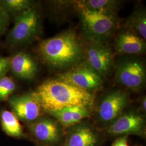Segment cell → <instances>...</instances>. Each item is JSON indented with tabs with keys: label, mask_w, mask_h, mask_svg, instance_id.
Listing matches in <instances>:
<instances>
[{
	"label": "cell",
	"mask_w": 146,
	"mask_h": 146,
	"mask_svg": "<svg viewBox=\"0 0 146 146\" xmlns=\"http://www.w3.org/2000/svg\"><path fill=\"white\" fill-rule=\"evenodd\" d=\"M36 93L43 110L48 113L73 107L88 108L94 103V96L90 92L59 78L44 82L37 88Z\"/></svg>",
	"instance_id": "cell-1"
},
{
	"label": "cell",
	"mask_w": 146,
	"mask_h": 146,
	"mask_svg": "<svg viewBox=\"0 0 146 146\" xmlns=\"http://www.w3.org/2000/svg\"><path fill=\"white\" fill-rule=\"evenodd\" d=\"M37 51L43 62L54 69L72 67L81 61L84 54L78 37L70 30L43 40Z\"/></svg>",
	"instance_id": "cell-2"
},
{
	"label": "cell",
	"mask_w": 146,
	"mask_h": 146,
	"mask_svg": "<svg viewBox=\"0 0 146 146\" xmlns=\"http://www.w3.org/2000/svg\"><path fill=\"white\" fill-rule=\"evenodd\" d=\"M78 11L84 33L90 42H103L115 31L118 24L116 13L86 9Z\"/></svg>",
	"instance_id": "cell-3"
},
{
	"label": "cell",
	"mask_w": 146,
	"mask_h": 146,
	"mask_svg": "<svg viewBox=\"0 0 146 146\" xmlns=\"http://www.w3.org/2000/svg\"><path fill=\"white\" fill-rule=\"evenodd\" d=\"M41 15L35 7L15 16L14 25L9 32L7 42L11 47H19L32 42L40 33Z\"/></svg>",
	"instance_id": "cell-4"
},
{
	"label": "cell",
	"mask_w": 146,
	"mask_h": 146,
	"mask_svg": "<svg viewBox=\"0 0 146 146\" xmlns=\"http://www.w3.org/2000/svg\"><path fill=\"white\" fill-rule=\"evenodd\" d=\"M115 76L116 81L125 87L133 90H140L146 82L145 63L139 58H125L117 64Z\"/></svg>",
	"instance_id": "cell-5"
},
{
	"label": "cell",
	"mask_w": 146,
	"mask_h": 146,
	"mask_svg": "<svg viewBox=\"0 0 146 146\" xmlns=\"http://www.w3.org/2000/svg\"><path fill=\"white\" fill-rule=\"evenodd\" d=\"M11 111L19 120L32 122L42 114V106L36 92L20 95H12L8 100Z\"/></svg>",
	"instance_id": "cell-6"
},
{
	"label": "cell",
	"mask_w": 146,
	"mask_h": 146,
	"mask_svg": "<svg viewBox=\"0 0 146 146\" xmlns=\"http://www.w3.org/2000/svg\"><path fill=\"white\" fill-rule=\"evenodd\" d=\"M86 66L101 76L110 73L113 65V54L103 42H91L85 51Z\"/></svg>",
	"instance_id": "cell-7"
},
{
	"label": "cell",
	"mask_w": 146,
	"mask_h": 146,
	"mask_svg": "<svg viewBox=\"0 0 146 146\" xmlns=\"http://www.w3.org/2000/svg\"><path fill=\"white\" fill-rule=\"evenodd\" d=\"M58 77L60 80L89 92L100 88L103 83L102 76L86 65L73 68Z\"/></svg>",
	"instance_id": "cell-8"
},
{
	"label": "cell",
	"mask_w": 146,
	"mask_h": 146,
	"mask_svg": "<svg viewBox=\"0 0 146 146\" xmlns=\"http://www.w3.org/2000/svg\"><path fill=\"white\" fill-rule=\"evenodd\" d=\"M128 102V96L122 91L115 90L108 93L100 105V119L104 122L115 120L125 108Z\"/></svg>",
	"instance_id": "cell-9"
},
{
	"label": "cell",
	"mask_w": 146,
	"mask_h": 146,
	"mask_svg": "<svg viewBox=\"0 0 146 146\" xmlns=\"http://www.w3.org/2000/svg\"><path fill=\"white\" fill-rule=\"evenodd\" d=\"M10 70L18 78L32 80L36 75L37 66L29 54L20 52L11 57Z\"/></svg>",
	"instance_id": "cell-10"
},
{
	"label": "cell",
	"mask_w": 146,
	"mask_h": 146,
	"mask_svg": "<svg viewBox=\"0 0 146 146\" xmlns=\"http://www.w3.org/2000/svg\"><path fill=\"white\" fill-rule=\"evenodd\" d=\"M144 125V119L135 113L121 115L110 127V133L114 135L140 133Z\"/></svg>",
	"instance_id": "cell-11"
},
{
	"label": "cell",
	"mask_w": 146,
	"mask_h": 146,
	"mask_svg": "<svg viewBox=\"0 0 146 146\" xmlns=\"http://www.w3.org/2000/svg\"><path fill=\"white\" fill-rule=\"evenodd\" d=\"M115 47L119 54H140L146 51V41L133 31H123L117 37Z\"/></svg>",
	"instance_id": "cell-12"
},
{
	"label": "cell",
	"mask_w": 146,
	"mask_h": 146,
	"mask_svg": "<svg viewBox=\"0 0 146 146\" xmlns=\"http://www.w3.org/2000/svg\"><path fill=\"white\" fill-rule=\"evenodd\" d=\"M31 133L39 141L52 143L58 140L59 131L56 123L48 118L36 120L30 126Z\"/></svg>",
	"instance_id": "cell-13"
},
{
	"label": "cell",
	"mask_w": 146,
	"mask_h": 146,
	"mask_svg": "<svg viewBox=\"0 0 146 146\" xmlns=\"http://www.w3.org/2000/svg\"><path fill=\"white\" fill-rule=\"evenodd\" d=\"M65 127L74 125L89 116L87 108L73 107L49 112Z\"/></svg>",
	"instance_id": "cell-14"
},
{
	"label": "cell",
	"mask_w": 146,
	"mask_h": 146,
	"mask_svg": "<svg viewBox=\"0 0 146 146\" xmlns=\"http://www.w3.org/2000/svg\"><path fill=\"white\" fill-rule=\"evenodd\" d=\"M0 123L2 130L7 135L16 138H22L25 136L19 119L12 111L1 110Z\"/></svg>",
	"instance_id": "cell-15"
},
{
	"label": "cell",
	"mask_w": 146,
	"mask_h": 146,
	"mask_svg": "<svg viewBox=\"0 0 146 146\" xmlns=\"http://www.w3.org/2000/svg\"><path fill=\"white\" fill-rule=\"evenodd\" d=\"M97 139L88 127H81L74 131L67 141V146H94Z\"/></svg>",
	"instance_id": "cell-16"
},
{
	"label": "cell",
	"mask_w": 146,
	"mask_h": 146,
	"mask_svg": "<svg viewBox=\"0 0 146 146\" xmlns=\"http://www.w3.org/2000/svg\"><path fill=\"white\" fill-rule=\"evenodd\" d=\"M78 10L86 9L91 11L116 13L119 1L113 0H86L76 1Z\"/></svg>",
	"instance_id": "cell-17"
},
{
	"label": "cell",
	"mask_w": 146,
	"mask_h": 146,
	"mask_svg": "<svg viewBox=\"0 0 146 146\" xmlns=\"http://www.w3.org/2000/svg\"><path fill=\"white\" fill-rule=\"evenodd\" d=\"M127 24L130 29L146 41V11L139 9L134 11L129 17Z\"/></svg>",
	"instance_id": "cell-18"
},
{
	"label": "cell",
	"mask_w": 146,
	"mask_h": 146,
	"mask_svg": "<svg viewBox=\"0 0 146 146\" xmlns=\"http://www.w3.org/2000/svg\"><path fill=\"white\" fill-rule=\"evenodd\" d=\"M34 6V2L30 0H2L0 8L9 16L20 14Z\"/></svg>",
	"instance_id": "cell-19"
},
{
	"label": "cell",
	"mask_w": 146,
	"mask_h": 146,
	"mask_svg": "<svg viewBox=\"0 0 146 146\" xmlns=\"http://www.w3.org/2000/svg\"><path fill=\"white\" fill-rule=\"evenodd\" d=\"M16 88L15 82L11 77L5 75L0 78V102L8 101Z\"/></svg>",
	"instance_id": "cell-20"
},
{
	"label": "cell",
	"mask_w": 146,
	"mask_h": 146,
	"mask_svg": "<svg viewBox=\"0 0 146 146\" xmlns=\"http://www.w3.org/2000/svg\"><path fill=\"white\" fill-rule=\"evenodd\" d=\"M9 24V16L0 8V36L7 31Z\"/></svg>",
	"instance_id": "cell-21"
},
{
	"label": "cell",
	"mask_w": 146,
	"mask_h": 146,
	"mask_svg": "<svg viewBox=\"0 0 146 146\" xmlns=\"http://www.w3.org/2000/svg\"><path fill=\"white\" fill-rule=\"evenodd\" d=\"M11 58L0 56V78L6 75L10 70Z\"/></svg>",
	"instance_id": "cell-22"
},
{
	"label": "cell",
	"mask_w": 146,
	"mask_h": 146,
	"mask_svg": "<svg viewBox=\"0 0 146 146\" xmlns=\"http://www.w3.org/2000/svg\"><path fill=\"white\" fill-rule=\"evenodd\" d=\"M112 146H128L127 137L124 136L117 139L113 143Z\"/></svg>",
	"instance_id": "cell-23"
},
{
	"label": "cell",
	"mask_w": 146,
	"mask_h": 146,
	"mask_svg": "<svg viewBox=\"0 0 146 146\" xmlns=\"http://www.w3.org/2000/svg\"><path fill=\"white\" fill-rule=\"evenodd\" d=\"M146 97H144L142 99V109L144 110V111H146Z\"/></svg>",
	"instance_id": "cell-24"
}]
</instances>
